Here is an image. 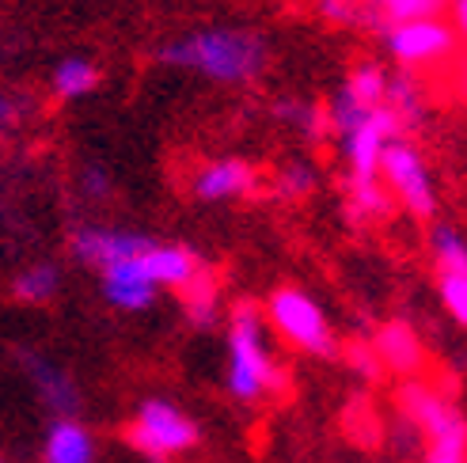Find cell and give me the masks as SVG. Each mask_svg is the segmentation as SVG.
Here are the masks:
<instances>
[{"mask_svg":"<svg viewBox=\"0 0 467 463\" xmlns=\"http://www.w3.org/2000/svg\"><path fill=\"white\" fill-rule=\"evenodd\" d=\"M160 57L175 68H186V73H198L217 84H247L263 73L266 46L254 31L205 27V31H191L175 38L171 46H163Z\"/></svg>","mask_w":467,"mask_h":463,"instance_id":"cell-1","label":"cell"},{"mask_svg":"<svg viewBox=\"0 0 467 463\" xmlns=\"http://www.w3.org/2000/svg\"><path fill=\"white\" fill-rule=\"evenodd\" d=\"M228 365H224V387L232 399L259 403L282 391L285 368L270 350L266 319L254 304H236L228 319Z\"/></svg>","mask_w":467,"mask_h":463,"instance_id":"cell-2","label":"cell"},{"mask_svg":"<svg viewBox=\"0 0 467 463\" xmlns=\"http://www.w3.org/2000/svg\"><path fill=\"white\" fill-rule=\"evenodd\" d=\"M263 319L282 334L293 350L312 354V357H331L335 354V331L327 319L323 304L296 285H282L266 296V312Z\"/></svg>","mask_w":467,"mask_h":463,"instance_id":"cell-3","label":"cell"},{"mask_svg":"<svg viewBox=\"0 0 467 463\" xmlns=\"http://www.w3.org/2000/svg\"><path fill=\"white\" fill-rule=\"evenodd\" d=\"M130 445L152 463H171L198 445V422L171 399H145L130 426Z\"/></svg>","mask_w":467,"mask_h":463,"instance_id":"cell-4","label":"cell"},{"mask_svg":"<svg viewBox=\"0 0 467 463\" xmlns=\"http://www.w3.org/2000/svg\"><path fill=\"white\" fill-rule=\"evenodd\" d=\"M380 182L391 201H400L403 210L418 221L437 217V182L426 164V156L418 152L407 137H395L380 156Z\"/></svg>","mask_w":467,"mask_h":463,"instance_id":"cell-5","label":"cell"},{"mask_svg":"<svg viewBox=\"0 0 467 463\" xmlns=\"http://www.w3.org/2000/svg\"><path fill=\"white\" fill-rule=\"evenodd\" d=\"M384 46L391 61L410 73L422 68H437L449 57H456L460 31L445 15H430V19H407V23H388L384 27Z\"/></svg>","mask_w":467,"mask_h":463,"instance_id":"cell-6","label":"cell"},{"mask_svg":"<svg viewBox=\"0 0 467 463\" xmlns=\"http://www.w3.org/2000/svg\"><path fill=\"white\" fill-rule=\"evenodd\" d=\"M433 262H437V296L445 312L460 323H467V243L463 232L452 224L433 228Z\"/></svg>","mask_w":467,"mask_h":463,"instance_id":"cell-7","label":"cell"},{"mask_svg":"<svg viewBox=\"0 0 467 463\" xmlns=\"http://www.w3.org/2000/svg\"><path fill=\"white\" fill-rule=\"evenodd\" d=\"M99 289H103V300L110 308L119 312H145L156 304V277H152V266H149V247L130 254V259H119L99 270Z\"/></svg>","mask_w":467,"mask_h":463,"instance_id":"cell-8","label":"cell"},{"mask_svg":"<svg viewBox=\"0 0 467 463\" xmlns=\"http://www.w3.org/2000/svg\"><path fill=\"white\" fill-rule=\"evenodd\" d=\"M254 187H259V171H254L251 159H240V156L209 159L191 179V190L198 201H236L254 194Z\"/></svg>","mask_w":467,"mask_h":463,"instance_id":"cell-9","label":"cell"},{"mask_svg":"<svg viewBox=\"0 0 467 463\" xmlns=\"http://www.w3.org/2000/svg\"><path fill=\"white\" fill-rule=\"evenodd\" d=\"M19 365H23V373H27L38 403L50 406L57 418H73L80 406V387L73 384V376H68L57 361H50L46 354H35V350H23Z\"/></svg>","mask_w":467,"mask_h":463,"instance_id":"cell-10","label":"cell"},{"mask_svg":"<svg viewBox=\"0 0 467 463\" xmlns=\"http://www.w3.org/2000/svg\"><path fill=\"white\" fill-rule=\"evenodd\" d=\"M152 240L141 236V232H122V228H96V224H88L80 228L77 236H73V254H77V262L84 266H110V262H119V259H130V254L137 251H145Z\"/></svg>","mask_w":467,"mask_h":463,"instance_id":"cell-11","label":"cell"},{"mask_svg":"<svg viewBox=\"0 0 467 463\" xmlns=\"http://www.w3.org/2000/svg\"><path fill=\"white\" fill-rule=\"evenodd\" d=\"M372 354H377L380 365H388L391 373H400V376L422 373V365H426L422 342H418V334L407 327V323H388V327L377 334V342H372Z\"/></svg>","mask_w":467,"mask_h":463,"instance_id":"cell-12","label":"cell"},{"mask_svg":"<svg viewBox=\"0 0 467 463\" xmlns=\"http://www.w3.org/2000/svg\"><path fill=\"white\" fill-rule=\"evenodd\" d=\"M42 459L46 463H96V437L77 418H57L46 429Z\"/></svg>","mask_w":467,"mask_h":463,"instance_id":"cell-13","label":"cell"},{"mask_svg":"<svg viewBox=\"0 0 467 463\" xmlns=\"http://www.w3.org/2000/svg\"><path fill=\"white\" fill-rule=\"evenodd\" d=\"M149 266L160 289H182L202 273V262L182 243H149Z\"/></svg>","mask_w":467,"mask_h":463,"instance_id":"cell-14","label":"cell"},{"mask_svg":"<svg viewBox=\"0 0 467 463\" xmlns=\"http://www.w3.org/2000/svg\"><path fill=\"white\" fill-rule=\"evenodd\" d=\"M103 73H99V65L84 57V54H73V57H61L54 65V73H50V87H54V96L65 99V103H73V99H84L91 96V91L99 87Z\"/></svg>","mask_w":467,"mask_h":463,"instance_id":"cell-15","label":"cell"},{"mask_svg":"<svg viewBox=\"0 0 467 463\" xmlns=\"http://www.w3.org/2000/svg\"><path fill=\"white\" fill-rule=\"evenodd\" d=\"M57 289H61V270H57V262H46V259L19 270L12 282V293L23 304H46V300L57 296Z\"/></svg>","mask_w":467,"mask_h":463,"instance_id":"cell-16","label":"cell"},{"mask_svg":"<svg viewBox=\"0 0 467 463\" xmlns=\"http://www.w3.org/2000/svg\"><path fill=\"white\" fill-rule=\"evenodd\" d=\"M182 312L191 323H198V327H209V323L217 319V282L209 277L205 270L194 277L191 285H182Z\"/></svg>","mask_w":467,"mask_h":463,"instance_id":"cell-17","label":"cell"},{"mask_svg":"<svg viewBox=\"0 0 467 463\" xmlns=\"http://www.w3.org/2000/svg\"><path fill=\"white\" fill-rule=\"evenodd\" d=\"M388 73L380 65H358L354 73H349V80L342 84V91L349 99H358L361 107H380L388 103Z\"/></svg>","mask_w":467,"mask_h":463,"instance_id":"cell-18","label":"cell"},{"mask_svg":"<svg viewBox=\"0 0 467 463\" xmlns=\"http://www.w3.org/2000/svg\"><path fill=\"white\" fill-rule=\"evenodd\" d=\"M377 12L384 23H407V19H430L445 15L449 0H377Z\"/></svg>","mask_w":467,"mask_h":463,"instance_id":"cell-19","label":"cell"},{"mask_svg":"<svg viewBox=\"0 0 467 463\" xmlns=\"http://www.w3.org/2000/svg\"><path fill=\"white\" fill-rule=\"evenodd\" d=\"M422 463H467V429H452L426 441Z\"/></svg>","mask_w":467,"mask_h":463,"instance_id":"cell-20","label":"cell"},{"mask_svg":"<svg viewBox=\"0 0 467 463\" xmlns=\"http://www.w3.org/2000/svg\"><path fill=\"white\" fill-rule=\"evenodd\" d=\"M316 190V171L312 164H305V159H293V164H285L282 171H277V194L282 198H305Z\"/></svg>","mask_w":467,"mask_h":463,"instance_id":"cell-21","label":"cell"},{"mask_svg":"<svg viewBox=\"0 0 467 463\" xmlns=\"http://www.w3.org/2000/svg\"><path fill=\"white\" fill-rule=\"evenodd\" d=\"M84 194L88 198H107L110 194V179L103 168H88L84 171Z\"/></svg>","mask_w":467,"mask_h":463,"instance_id":"cell-22","label":"cell"},{"mask_svg":"<svg viewBox=\"0 0 467 463\" xmlns=\"http://www.w3.org/2000/svg\"><path fill=\"white\" fill-rule=\"evenodd\" d=\"M349 365H354L361 376H372V373H377V365H380V361H377V354H372L368 345H354V350H349Z\"/></svg>","mask_w":467,"mask_h":463,"instance_id":"cell-23","label":"cell"},{"mask_svg":"<svg viewBox=\"0 0 467 463\" xmlns=\"http://www.w3.org/2000/svg\"><path fill=\"white\" fill-rule=\"evenodd\" d=\"M16 122H19V99L0 91V133H8Z\"/></svg>","mask_w":467,"mask_h":463,"instance_id":"cell-24","label":"cell"},{"mask_svg":"<svg viewBox=\"0 0 467 463\" xmlns=\"http://www.w3.org/2000/svg\"><path fill=\"white\" fill-rule=\"evenodd\" d=\"M0 463H8V459H5V456H0Z\"/></svg>","mask_w":467,"mask_h":463,"instance_id":"cell-25","label":"cell"}]
</instances>
